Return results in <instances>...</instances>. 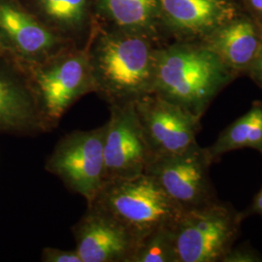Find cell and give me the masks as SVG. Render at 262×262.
<instances>
[{
  "label": "cell",
  "mask_w": 262,
  "mask_h": 262,
  "mask_svg": "<svg viewBox=\"0 0 262 262\" xmlns=\"http://www.w3.org/2000/svg\"><path fill=\"white\" fill-rule=\"evenodd\" d=\"M72 230L82 262H130L139 244L126 227L93 206Z\"/></svg>",
  "instance_id": "8fae6325"
},
{
  "label": "cell",
  "mask_w": 262,
  "mask_h": 262,
  "mask_svg": "<svg viewBox=\"0 0 262 262\" xmlns=\"http://www.w3.org/2000/svg\"><path fill=\"white\" fill-rule=\"evenodd\" d=\"M105 124L92 130H75L56 143L45 169L90 205L104 184Z\"/></svg>",
  "instance_id": "8992f818"
},
{
  "label": "cell",
  "mask_w": 262,
  "mask_h": 262,
  "mask_svg": "<svg viewBox=\"0 0 262 262\" xmlns=\"http://www.w3.org/2000/svg\"><path fill=\"white\" fill-rule=\"evenodd\" d=\"M173 225L162 226L142 238L130 262H176Z\"/></svg>",
  "instance_id": "ac0fdd59"
},
{
  "label": "cell",
  "mask_w": 262,
  "mask_h": 262,
  "mask_svg": "<svg viewBox=\"0 0 262 262\" xmlns=\"http://www.w3.org/2000/svg\"><path fill=\"white\" fill-rule=\"evenodd\" d=\"M243 213L216 199L183 211L173 225L176 262H219L240 233Z\"/></svg>",
  "instance_id": "5b68a950"
},
{
  "label": "cell",
  "mask_w": 262,
  "mask_h": 262,
  "mask_svg": "<svg viewBox=\"0 0 262 262\" xmlns=\"http://www.w3.org/2000/svg\"><path fill=\"white\" fill-rule=\"evenodd\" d=\"M248 70H250L253 79L262 85V43L257 55Z\"/></svg>",
  "instance_id": "44dd1931"
},
{
  "label": "cell",
  "mask_w": 262,
  "mask_h": 262,
  "mask_svg": "<svg viewBox=\"0 0 262 262\" xmlns=\"http://www.w3.org/2000/svg\"><path fill=\"white\" fill-rule=\"evenodd\" d=\"M251 148L262 154V102H253L252 108L221 132L207 150L212 159L231 150Z\"/></svg>",
  "instance_id": "e0dca14e"
},
{
  "label": "cell",
  "mask_w": 262,
  "mask_h": 262,
  "mask_svg": "<svg viewBox=\"0 0 262 262\" xmlns=\"http://www.w3.org/2000/svg\"><path fill=\"white\" fill-rule=\"evenodd\" d=\"M214 163L207 148L198 144L187 150L152 158L145 173L156 179L183 211L216 200L210 178Z\"/></svg>",
  "instance_id": "52a82bcc"
},
{
  "label": "cell",
  "mask_w": 262,
  "mask_h": 262,
  "mask_svg": "<svg viewBox=\"0 0 262 262\" xmlns=\"http://www.w3.org/2000/svg\"><path fill=\"white\" fill-rule=\"evenodd\" d=\"M232 72L205 45L159 46L152 93L201 119Z\"/></svg>",
  "instance_id": "7a4b0ae2"
},
{
  "label": "cell",
  "mask_w": 262,
  "mask_h": 262,
  "mask_svg": "<svg viewBox=\"0 0 262 262\" xmlns=\"http://www.w3.org/2000/svg\"><path fill=\"white\" fill-rule=\"evenodd\" d=\"M226 0H159V23L179 36L206 33L229 15Z\"/></svg>",
  "instance_id": "5bb4252c"
},
{
  "label": "cell",
  "mask_w": 262,
  "mask_h": 262,
  "mask_svg": "<svg viewBox=\"0 0 262 262\" xmlns=\"http://www.w3.org/2000/svg\"><path fill=\"white\" fill-rule=\"evenodd\" d=\"M134 107L152 158L196 145L200 118L154 93L134 101Z\"/></svg>",
  "instance_id": "9c48e42d"
},
{
  "label": "cell",
  "mask_w": 262,
  "mask_h": 262,
  "mask_svg": "<svg viewBox=\"0 0 262 262\" xmlns=\"http://www.w3.org/2000/svg\"><path fill=\"white\" fill-rule=\"evenodd\" d=\"M60 37L85 47L97 21L94 0H19Z\"/></svg>",
  "instance_id": "4fadbf2b"
},
{
  "label": "cell",
  "mask_w": 262,
  "mask_h": 262,
  "mask_svg": "<svg viewBox=\"0 0 262 262\" xmlns=\"http://www.w3.org/2000/svg\"><path fill=\"white\" fill-rule=\"evenodd\" d=\"M109 108L104 134V183L145 173L152 159L134 102Z\"/></svg>",
  "instance_id": "ba28073f"
},
{
  "label": "cell",
  "mask_w": 262,
  "mask_h": 262,
  "mask_svg": "<svg viewBox=\"0 0 262 262\" xmlns=\"http://www.w3.org/2000/svg\"><path fill=\"white\" fill-rule=\"evenodd\" d=\"M21 66L28 74L45 132L55 129L80 98L94 93L85 47L72 45L44 61Z\"/></svg>",
  "instance_id": "277c9868"
},
{
  "label": "cell",
  "mask_w": 262,
  "mask_h": 262,
  "mask_svg": "<svg viewBox=\"0 0 262 262\" xmlns=\"http://www.w3.org/2000/svg\"><path fill=\"white\" fill-rule=\"evenodd\" d=\"M94 3L99 23L157 36L159 0H94Z\"/></svg>",
  "instance_id": "2e32d148"
},
{
  "label": "cell",
  "mask_w": 262,
  "mask_h": 262,
  "mask_svg": "<svg viewBox=\"0 0 262 262\" xmlns=\"http://www.w3.org/2000/svg\"><path fill=\"white\" fill-rule=\"evenodd\" d=\"M156 35L112 28L98 20L85 50L94 93L109 106L134 102L152 94Z\"/></svg>",
  "instance_id": "6da1fadb"
},
{
  "label": "cell",
  "mask_w": 262,
  "mask_h": 262,
  "mask_svg": "<svg viewBox=\"0 0 262 262\" xmlns=\"http://www.w3.org/2000/svg\"><path fill=\"white\" fill-rule=\"evenodd\" d=\"M2 52H6L4 49H3V47L1 46V43H0V53H2ZM7 53V52H6Z\"/></svg>",
  "instance_id": "cb8c5ba5"
},
{
  "label": "cell",
  "mask_w": 262,
  "mask_h": 262,
  "mask_svg": "<svg viewBox=\"0 0 262 262\" xmlns=\"http://www.w3.org/2000/svg\"><path fill=\"white\" fill-rule=\"evenodd\" d=\"M250 212L262 217V187L260 191L253 198L252 206L250 208Z\"/></svg>",
  "instance_id": "7402d4cb"
},
{
  "label": "cell",
  "mask_w": 262,
  "mask_h": 262,
  "mask_svg": "<svg viewBox=\"0 0 262 262\" xmlns=\"http://www.w3.org/2000/svg\"><path fill=\"white\" fill-rule=\"evenodd\" d=\"M0 131L19 135L45 133L25 68L0 53Z\"/></svg>",
  "instance_id": "7c38bea8"
},
{
  "label": "cell",
  "mask_w": 262,
  "mask_h": 262,
  "mask_svg": "<svg viewBox=\"0 0 262 262\" xmlns=\"http://www.w3.org/2000/svg\"><path fill=\"white\" fill-rule=\"evenodd\" d=\"M88 206L111 215L139 242L151 231L174 225L183 213L156 179L147 173L104 183Z\"/></svg>",
  "instance_id": "3957f363"
},
{
  "label": "cell",
  "mask_w": 262,
  "mask_h": 262,
  "mask_svg": "<svg viewBox=\"0 0 262 262\" xmlns=\"http://www.w3.org/2000/svg\"><path fill=\"white\" fill-rule=\"evenodd\" d=\"M0 43L21 64L39 63L75 45L44 26L19 0H0Z\"/></svg>",
  "instance_id": "30bf717a"
},
{
  "label": "cell",
  "mask_w": 262,
  "mask_h": 262,
  "mask_svg": "<svg viewBox=\"0 0 262 262\" xmlns=\"http://www.w3.org/2000/svg\"><path fill=\"white\" fill-rule=\"evenodd\" d=\"M223 262H261L262 255L253 249L242 246L231 249L225 254Z\"/></svg>",
  "instance_id": "ffe728a7"
},
{
  "label": "cell",
  "mask_w": 262,
  "mask_h": 262,
  "mask_svg": "<svg viewBox=\"0 0 262 262\" xmlns=\"http://www.w3.org/2000/svg\"><path fill=\"white\" fill-rule=\"evenodd\" d=\"M41 260L43 262H82L76 250L44 248Z\"/></svg>",
  "instance_id": "d6986e66"
},
{
  "label": "cell",
  "mask_w": 262,
  "mask_h": 262,
  "mask_svg": "<svg viewBox=\"0 0 262 262\" xmlns=\"http://www.w3.org/2000/svg\"><path fill=\"white\" fill-rule=\"evenodd\" d=\"M252 7L262 15V0H249Z\"/></svg>",
  "instance_id": "603a6c76"
},
{
  "label": "cell",
  "mask_w": 262,
  "mask_h": 262,
  "mask_svg": "<svg viewBox=\"0 0 262 262\" xmlns=\"http://www.w3.org/2000/svg\"><path fill=\"white\" fill-rule=\"evenodd\" d=\"M262 37L250 20L238 19L215 28L208 49L233 71L248 70L261 46Z\"/></svg>",
  "instance_id": "9a60e30c"
}]
</instances>
